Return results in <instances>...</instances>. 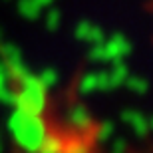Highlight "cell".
Masks as SVG:
<instances>
[{
	"mask_svg": "<svg viewBox=\"0 0 153 153\" xmlns=\"http://www.w3.org/2000/svg\"><path fill=\"white\" fill-rule=\"evenodd\" d=\"M91 135H94V141H96L97 145H108L115 137V123L109 121V119H103V121L94 125Z\"/></svg>",
	"mask_w": 153,
	"mask_h": 153,
	"instance_id": "7",
	"label": "cell"
},
{
	"mask_svg": "<svg viewBox=\"0 0 153 153\" xmlns=\"http://www.w3.org/2000/svg\"><path fill=\"white\" fill-rule=\"evenodd\" d=\"M62 149H64V137L56 135V133H48L38 153H62Z\"/></svg>",
	"mask_w": 153,
	"mask_h": 153,
	"instance_id": "12",
	"label": "cell"
},
{
	"mask_svg": "<svg viewBox=\"0 0 153 153\" xmlns=\"http://www.w3.org/2000/svg\"><path fill=\"white\" fill-rule=\"evenodd\" d=\"M147 123H149V131H153V115L147 117Z\"/></svg>",
	"mask_w": 153,
	"mask_h": 153,
	"instance_id": "19",
	"label": "cell"
},
{
	"mask_svg": "<svg viewBox=\"0 0 153 153\" xmlns=\"http://www.w3.org/2000/svg\"><path fill=\"white\" fill-rule=\"evenodd\" d=\"M20 91L14 94V102L18 109L28 114H40L46 109V88L40 82V78L30 76L28 72L20 76Z\"/></svg>",
	"mask_w": 153,
	"mask_h": 153,
	"instance_id": "2",
	"label": "cell"
},
{
	"mask_svg": "<svg viewBox=\"0 0 153 153\" xmlns=\"http://www.w3.org/2000/svg\"><path fill=\"white\" fill-rule=\"evenodd\" d=\"M66 119H68L70 127L78 133H88V131L94 129V117H91L90 109L85 108L84 103H74L72 108L68 109V114H66Z\"/></svg>",
	"mask_w": 153,
	"mask_h": 153,
	"instance_id": "4",
	"label": "cell"
},
{
	"mask_svg": "<svg viewBox=\"0 0 153 153\" xmlns=\"http://www.w3.org/2000/svg\"><path fill=\"white\" fill-rule=\"evenodd\" d=\"M78 91L82 96H90V94L97 91L96 72H85V74H82V78L78 79Z\"/></svg>",
	"mask_w": 153,
	"mask_h": 153,
	"instance_id": "10",
	"label": "cell"
},
{
	"mask_svg": "<svg viewBox=\"0 0 153 153\" xmlns=\"http://www.w3.org/2000/svg\"><path fill=\"white\" fill-rule=\"evenodd\" d=\"M96 78H97V91L114 90V88H111V79H109L108 70H100V72H96Z\"/></svg>",
	"mask_w": 153,
	"mask_h": 153,
	"instance_id": "17",
	"label": "cell"
},
{
	"mask_svg": "<svg viewBox=\"0 0 153 153\" xmlns=\"http://www.w3.org/2000/svg\"><path fill=\"white\" fill-rule=\"evenodd\" d=\"M10 131L16 143L28 153H38V149L42 147V143L48 135V127H46V121L42 119V115L28 114L22 109H16L12 114Z\"/></svg>",
	"mask_w": 153,
	"mask_h": 153,
	"instance_id": "1",
	"label": "cell"
},
{
	"mask_svg": "<svg viewBox=\"0 0 153 153\" xmlns=\"http://www.w3.org/2000/svg\"><path fill=\"white\" fill-rule=\"evenodd\" d=\"M74 36L79 42H88V44H100L105 40V30L90 20H79L74 28Z\"/></svg>",
	"mask_w": 153,
	"mask_h": 153,
	"instance_id": "6",
	"label": "cell"
},
{
	"mask_svg": "<svg viewBox=\"0 0 153 153\" xmlns=\"http://www.w3.org/2000/svg\"><path fill=\"white\" fill-rule=\"evenodd\" d=\"M108 74H109V79H111V88L114 90L121 88L125 78L129 76V66L125 64V60H114V62H109Z\"/></svg>",
	"mask_w": 153,
	"mask_h": 153,
	"instance_id": "8",
	"label": "cell"
},
{
	"mask_svg": "<svg viewBox=\"0 0 153 153\" xmlns=\"http://www.w3.org/2000/svg\"><path fill=\"white\" fill-rule=\"evenodd\" d=\"M131 52H133L131 40L121 32H115L111 36H105V40L100 44H91L88 58L97 64H109L114 60H125L127 56H131Z\"/></svg>",
	"mask_w": 153,
	"mask_h": 153,
	"instance_id": "3",
	"label": "cell"
},
{
	"mask_svg": "<svg viewBox=\"0 0 153 153\" xmlns=\"http://www.w3.org/2000/svg\"><path fill=\"white\" fill-rule=\"evenodd\" d=\"M40 2L38 0H22L20 2V12H22V16H26L28 20H34V18L40 16Z\"/></svg>",
	"mask_w": 153,
	"mask_h": 153,
	"instance_id": "13",
	"label": "cell"
},
{
	"mask_svg": "<svg viewBox=\"0 0 153 153\" xmlns=\"http://www.w3.org/2000/svg\"><path fill=\"white\" fill-rule=\"evenodd\" d=\"M62 153H91V143L84 137H72V139H64V149Z\"/></svg>",
	"mask_w": 153,
	"mask_h": 153,
	"instance_id": "9",
	"label": "cell"
},
{
	"mask_svg": "<svg viewBox=\"0 0 153 153\" xmlns=\"http://www.w3.org/2000/svg\"><path fill=\"white\" fill-rule=\"evenodd\" d=\"M119 119L123 121L125 125H129V129L133 131V135L135 137H147L149 135V123H147V117L139 111V109H123L121 114H119Z\"/></svg>",
	"mask_w": 153,
	"mask_h": 153,
	"instance_id": "5",
	"label": "cell"
},
{
	"mask_svg": "<svg viewBox=\"0 0 153 153\" xmlns=\"http://www.w3.org/2000/svg\"><path fill=\"white\" fill-rule=\"evenodd\" d=\"M108 153H129V143L125 137H114L108 143Z\"/></svg>",
	"mask_w": 153,
	"mask_h": 153,
	"instance_id": "15",
	"label": "cell"
},
{
	"mask_svg": "<svg viewBox=\"0 0 153 153\" xmlns=\"http://www.w3.org/2000/svg\"><path fill=\"white\" fill-rule=\"evenodd\" d=\"M123 85L127 88L129 91H133V94H137V96H141V94H147L149 90V82L145 78H141V76H133L129 72V76L125 78Z\"/></svg>",
	"mask_w": 153,
	"mask_h": 153,
	"instance_id": "11",
	"label": "cell"
},
{
	"mask_svg": "<svg viewBox=\"0 0 153 153\" xmlns=\"http://www.w3.org/2000/svg\"><path fill=\"white\" fill-rule=\"evenodd\" d=\"M60 24H62V12L58 10V8H52L46 14V28L50 30V32H56L60 28Z\"/></svg>",
	"mask_w": 153,
	"mask_h": 153,
	"instance_id": "14",
	"label": "cell"
},
{
	"mask_svg": "<svg viewBox=\"0 0 153 153\" xmlns=\"http://www.w3.org/2000/svg\"><path fill=\"white\" fill-rule=\"evenodd\" d=\"M38 2H40V6H48V4H52L54 0H38Z\"/></svg>",
	"mask_w": 153,
	"mask_h": 153,
	"instance_id": "18",
	"label": "cell"
},
{
	"mask_svg": "<svg viewBox=\"0 0 153 153\" xmlns=\"http://www.w3.org/2000/svg\"><path fill=\"white\" fill-rule=\"evenodd\" d=\"M38 78H40V82L44 84L46 90H50V88H54V85L58 84V72H56V70H52V68H46Z\"/></svg>",
	"mask_w": 153,
	"mask_h": 153,
	"instance_id": "16",
	"label": "cell"
}]
</instances>
